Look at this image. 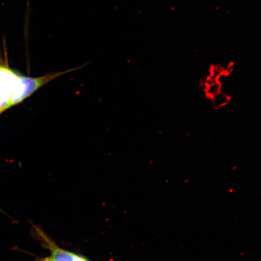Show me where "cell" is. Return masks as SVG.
Instances as JSON below:
<instances>
[{
	"label": "cell",
	"mask_w": 261,
	"mask_h": 261,
	"mask_svg": "<svg viewBox=\"0 0 261 261\" xmlns=\"http://www.w3.org/2000/svg\"><path fill=\"white\" fill-rule=\"evenodd\" d=\"M0 113H2L1 112H0Z\"/></svg>",
	"instance_id": "obj_3"
},
{
	"label": "cell",
	"mask_w": 261,
	"mask_h": 261,
	"mask_svg": "<svg viewBox=\"0 0 261 261\" xmlns=\"http://www.w3.org/2000/svg\"><path fill=\"white\" fill-rule=\"evenodd\" d=\"M38 236L41 237L42 241L46 244V246L50 249L51 255L45 257L40 261H89L86 257L77 255L72 252H68L61 248L59 247L53 241L40 230H37Z\"/></svg>",
	"instance_id": "obj_1"
},
{
	"label": "cell",
	"mask_w": 261,
	"mask_h": 261,
	"mask_svg": "<svg viewBox=\"0 0 261 261\" xmlns=\"http://www.w3.org/2000/svg\"><path fill=\"white\" fill-rule=\"evenodd\" d=\"M12 107L11 100L0 90V112L3 113Z\"/></svg>",
	"instance_id": "obj_2"
}]
</instances>
